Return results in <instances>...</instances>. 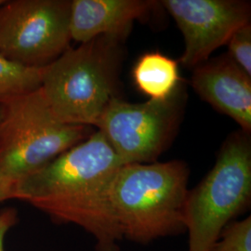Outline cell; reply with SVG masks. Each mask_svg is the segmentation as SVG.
I'll use <instances>...</instances> for the list:
<instances>
[{"instance_id": "16", "label": "cell", "mask_w": 251, "mask_h": 251, "mask_svg": "<svg viewBox=\"0 0 251 251\" xmlns=\"http://www.w3.org/2000/svg\"><path fill=\"white\" fill-rule=\"evenodd\" d=\"M16 185L0 172V202L14 199Z\"/></svg>"}, {"instance_id": "4", "label": "cell", "mask_w": 251, "mask_h": 251, "mask_svg": "<svg viewBox=\"0 0 251 251\" xmlns=\"http://www.w3.org/2000/svg\"><path fill=\"white\" fill-rule=\"evenodd\" d=\"M0 172L15 185L93 133L58 119L40 90L3 104Z\"/></svg>"}, {"instance_id": "6", "label": "cell", "mask_w": 251, "mask_h": 251, "mask_svg": "<svg viewBox=\"0 0 251 251\" xmlns=\"http://www.w3.org/2000/svg\"><path fill=\"white\" fill-rule=\"evenodd\" d=\"M69 0H12L0 5V54L41 69L70 48Z\"/></svg>"}, {"instance_id": "5", "label": "cell", "mask_w": 251, "mask_h": 251, "mask_svg": "<svg viewBox=\"0 0 251 251\" xmlns=\"http://www.w3.org/2000/svg\"><path fill=\"white\" fill-rule=\"evenodd\" d=\"M251 199V144L242 131L227 140L212 170L189 191L188 251H209L225 226L250 206Z\"/></svg>"}, {"instance_id": "3", "label": "cell", "mask_w": 251, "mask_h": 251, "mask_svg": "<svg viewBox=\"0 0 251 251\" xmlns=\"http://www.w3.org/2000/svg\"><path fill=\"white\" fill-rule=\"evenodd\" d=\"M121 40L99 36L68 48L42 70L40 90L63 123L96 126L115 98Z\"/></svg>"}, {"instance_id": "13", "label": "cell", "mask_w": 251, "mask_h": 251, "mask_svg": "<svg viewBox=\"0 0 251 251\" xmlns=\"http://www.w3.org/2000/svg\"><path fill=\"white\" fill-rule=\"evenodd\" d=\"M209 251H251V218L225 226Z\"/></svg>"}, {"instance_id": "15", "label": "cell", "mask_w": 251, "mask_h": 251, "mask_svg": "<svg viewBox=\"0 0 251 251\" xmlns=\"http://www.w3.org/2000/svg\"><path fill=\"white\" fill-rule=\"evenodd\" d=\"M18 212L13 207H6L0 210V251L4 250V241L9 230L18 224Z\"/></svg>"}, {"instance_id": "7", "label": "cell", "mask_w": 251, "mask_h": 251, "mask_svg": "<svg viewBox=\"0 0 251 251\" xmlns=\"http://www.w3.org/2000/svg\"><path fill=\"white\" fill-rule=\"evenodd\" d=\"M178 90L170 99L131 103L111 100L96 126L123 165L153 163L166 149L179 116Z\"/></svg>"}, {"instance_id": "9", "label": "cell", "mask_w": 251, "mask_h": 251, "mask_svg": "<svg viewBox=\"0 0 251 251\" xmlns=\"http://www.w3.org/2000/svg\"><path fill=\"white\" fill-rule=\"evenodd\" d=\"M192 86L213 107L251 130V76L226 55L198 65Z\"/></svg>"}, {"instance_id": "1", "label": "cell", "mask_w": 251, "mask_h": 251, "mask_svg": "<svg viewBox=\"0 0 251 251\" xmlns=\"http://www.w3.org/2000/svg\"><path fill=\"white\" fill-rule=\"evenodd\" d=\"M123 166L103 134L94 131L16 184L14 199L26 202L58 224H71L94 238L96 251H120L123 237L110 190Z\"/></svg>"}, {"instance_id": "14", "label": "cell", "mask_w": 251, "mask_h": 251, "mask_svg": "<svg viewBox=\"0 0 251 251\" xmlns=\"http://www.w3.org/2000/svg\"><path fill=\"white\" fill-rule=\"evenodd\" d=\"M228 57L244 72L251 76V23L238 28L229 41Z\"/></svg>"}, {"instance_id": "8", "label": "cell", "mask_w": 251, "mask_h": 251, "mask_svg": "<svg viewBox=\"0 0 251 251\" xmlns=\"http://www.w3.org/2000/svg\"><path fill=\"white\" fill-rule=\"evenodd\" d=\"M161 3L184 37L180 63L187 67L206 62L210 54L227 44L233 33L251 19V4L246 1L164 0Z\"/></svg>"}, {"instance_id": "12", "label": "cell", "mask_w": 251, "mask_h": 251, "mask_svg": "<svg viewBox=\"0 0 251 251\" xmlns=\"http://www.w3.org/2000/svg\"><path fill=\"white\" fill-rule=\"evenodd\" d=\"M42 70L10 62L0 54V105L19 96L38 90Z\"/></svg>"}, {"instance_id": "17", "label": "cell", "mask_w": 251, "mask_h": 251, "mask_svg": "<svg viewBox=\"0 0 251 251\" xmlns=\"http://www.w3.org/2000/svg\"><path fill=\"white\" fill-rule=\"evenodd\" d=\"M3 116H4V107H3V105H0V123L3 119Z\"/></svg>"}, {"instance_id": "10", "label": "cell", "mask_w": 251, "mask_h": 251, "mask_svg": "<svg viewBox=\"0 0 251 251\" xmlns=\"http://www.w3.org/2000/svg\"><path fill=\"white\" fill-rule=\"evenodd\" d=\"M156 3L146 0H73L71 39L80 44L99 36L122 40L135 21L149 13Z\"/></svg>"}, {"instance_id": "2", "label": "cell", "mask_w": 251, "mask_h": 251, "mask_svg": "<svg viewBox=\"0 0 251 251\" xmlns=\"http://www.w3.org/2000/svg\"><path fill=\"white\" fill-rule=\"evenodd\" d=\"M189 170L181 161L121 166L110 201L123 239L137 244L186 232Z\"/></svg>"}, {"instance_id": "18", "label": "cell", "mask_w": 251, "mask_h": 251, "mask_svg": "<svg viewBox=\"0 0 251 251\" xmlns=\"http://www.w3.org/2000/svg\"><path fill=\"white\" fill-rule=\"evenodd\" d=\"M3 1H4V0H0V5L3 3Z\"/></svg>"}, {"instance_id": "11", "label": "cell", "mask_w": 251, "mask_h": 251, "mask_svg": "<svg viewBox=\"0 0 251 251\" xmlns=\"http://www.w3.org/2000/svg\"><path fill=\"white\" fill-rule=\"evenodd\" d=\"M132 75L136 87L149 100L170 99L179 90L178 63L159 51L141 56L134 65Z\"/></svg>"}]
</instances>
